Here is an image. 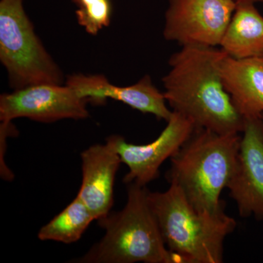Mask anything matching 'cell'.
I'll list each match as a JSON object with an SVG mask.
<instances>
[{"label": "cell", "mask_w": 263, "mask_h": 263, "mask_svg": "<svg viewBox=\"0 0 263 263\" xmlns=\"http://www.w3.org/2000/svg\"><path fill=\"white\" fill-rule=\"evenodd\" d=\"M228 54L221 48L182 46L169 60L163 79L164 95L173 111L190 119L196 128L219 134L241 133L245 118L227 91L221 66Z\"/></svg>", "instance_id": "1"}, {"label": "cell", "mask_w": 263, "mask_h": 263, "mask_svg": "<svg viewBox=\"0 0 263 263\" xmlns=\"http://www.w3.org/2000/svg\"><path fill=\"white\" fill-rule=\"evenodd\" d=\"M239 134H219L197 128L171 157L167 179L181 189L197 210L215 214L224 212L221 194L234 174Z\"/></svg>", "instance_id": "2"}, {"label": "cell", "mask_w": 263, "mask_h": 263, "mask_svg": "<svg viewBox=\"0 0 263 263\" xmlns=\"http://www.w3.org/2000/svg\"><path fill=\"white\" fill-rule=\"evenodd\" d=\"M127 186L125 206L98 220L105 235L76 262L182 263L164 243L146 186L136 183Z\"/></svg>", "instance_id": "3"}, {"label": "cell", "mask_w": 263, "mask_h": 263, "mask_svg": "<svg viewBox=\"0 0 263 263\" xmlns=\"http://www.w3.org/2000/svg\"><path fill=\"white\" fill-rule=\"evenodd\" d=\"M148 200L167 249L182 263L223 262L224 240L237 226L233 218L197 210L173 183L162 193L148 190Z\"/></svg>", "instance_id": "4"}, {"label": "cell", "mask_w": 263, "mask_h": 263, "mask_svg": "<svg viewBox=\"0 0 263 263\" xmlns=\"http://www.w3.org/2000/svg\"><path fill=\"white\" fill-rule=\"evenodd\" d=\"M0 61L14 90L63 84V72L34 32L24 0H0Z\"/></svg>", "instance_id": "5"}, {"label": "cell", "mask_w": 263, "mask_h": 263, "mask_svg": "<svg viewBox=\"0 0 263 263\" xmlns=\"http://www.w3.org/2000/svg\"><path fill=\"white\" fill-rule=\"evenodd\" d=\"M235 0H168L164 37L181 46H220Z\"/></svg>", "instance_id": "6"}, {"label": "cell", "mask_w": 263, "mask_h": 263, "mask_svg": "<svg viewBox=\"0 0 263 263\" xmlns=\"http://www.w3.org/2000/svg\"><path fill=\"white\" fill-rule=\"evenodd\" d=\"M87 100L66 84H40L0 96V120L8 124L18 118L50 123L89 117Z\"/></svg>", "instance_id": "7"}, {"label": "cell", "mask_w": 263, "mask_h": 263, "mask_svg": "<svg viewBox=\"0 0 263 263\" xmlns=\"http://www.w3.org/2000/svg\"><path fill=\"white\" fill-rule=\"evenodd\" d=\"M196 129L187 118L173 111L160 136L148 144L128 143L120 136L108 137L122 163L129 168L123 179L124 183H136L146 186L147 183L157 179L162 163L181 148Z\"/></svg>", "instance_id": "8"}, {"label": "cell", "mask_w": 263, "mask_h": 263, "mask_svg": "<svg viewBox=\"0 0 263 263\" xmlns=\"http://www.w3.org/2000/svg\"><path fill=\"white\" fill-rule=\"evenodd\" d=\"M234 174L228 189L241 217L263 220V119L245 118Z\"/></svg>", "instance_id": "9"}, {"label": "cell", "mask_w": 263, "mask_h": 263, "mask_svg": "<svg viewBox=\"0 0 263 263\" xmlns=\"http://www.w3.org/2000/svg\"><path fill=\"white\" fill-rule=\"evenodd\" d=\"M66 84L75 90L81 98L87 100L89 103L103 105L108 99H111L166 122L173 114V110L167 107L164 92L156 87L149 76H144L130 86H118L109 82L103 76L76 74L70 76Z\"/></svg>", "instance_id": "10"}, {"label": "cell", "mask_w": 263, "mask_h": 263, "mask_svg": "<svg viewBox=\"0 0 263 263\" xmlns=\"http://www.w3.org/2000/svg\"><path fill=\"white\" fill-rule=\"evenodd\" d=\"M82 183L77 196L89 209L95 220L110 214L114 205L116 175L122 163L109 138L81 154Z\"/></svg>", "instance_id": "11"}, {"label": "cell", "mask_w": 263, "mask_h": 263, "mask_svg": "<svg viewBox=\"0 0 263 263\" xmlns=\"http://www.w3.org/2000/svg\"><path fill=\"white\" fill-rule=\"evenodd\" d=\"M224 87L243 118L263 114V57L226 56L221 66Z\"/></svg>", "instance_id": "12"}, {"label": "cell", "mask_w": 263, "mask_h": 263, "mask_svg": "<svg viewBox=\"0 0 263 263\" xmlns=\"http://www.w3.org/2000/svg\"><path fill=\"white\" fill-rule=\"evenodd\" d=\"M219 46L228 56L235 59L261 56L263 16L254 3H236V8Z\"/></svg>", "instance_id": "13"}, {"label": "cell", "mask_w": 263, "mask_h": 263, "mask_svg": "<svg viewBox=\"0 0 263 263\" xmlns=\"http://www.w3.org/2000/svg\"><path fill=\"white\" fill-rule=\"evenodd\" d=\"M94 220L89 209L77 196L62 212L41 228L37 237L43 241L52 240L70 245L80 239Z\"/></svg>", "instance_id": "14"}, {"label": "cell", "mask_w": 263, "mask_h": 263, "mask_svg": "<svg viewBox=\"0 0 263 263\" xmlns=\"http://www.w3.org/2000/svg\"><path fill=\"white\" fill-rule=\"evenodd\" d=\"M77 7L78 23L89 34L96 35L101 29L108 27L111 20L110 0H72Z\"/></svg>", "instance_id": "15"}, {"label": "cell", "mask_w": 263, "mask_h": 263, "mask_svg": "<svg viewBox=\"0 0 263 263\" xmlns=\"http://www.w3.org/2000/svg\"><path fill=\"white\" fill-rule=\"evenodd\" d=\"M235 3H245V2H248V3H263V0H235Z\"/></svg>", "instance_id": "16"}, {"label": "cell", "mask_w": 263, "mask_h": 263, "mask_svg": "<svg viewBox=\"0 0 263 263\" xmlns=\"http://www.w3.org/2000/svg\"><path fill=\"white\" fill-rule=\"evenodd\" d=\"M261 117L262 118V119H263V114H261Z\"/></svg>", "instance_id": "17"}, {"label": "cell", "mask_w": 263, "mask_h": 263, "mask_svg": "<svg viewBox=\"0 0 263 263\" xmlns=\"http://www.w3.org/2000/svg\"><path fill=\"white\" fill-rule=\"evenodd\" d=\"M260 57H263V51H262V54H261V56H260Z\"/></svg>", "instance_id": "18"}]
</instances>
